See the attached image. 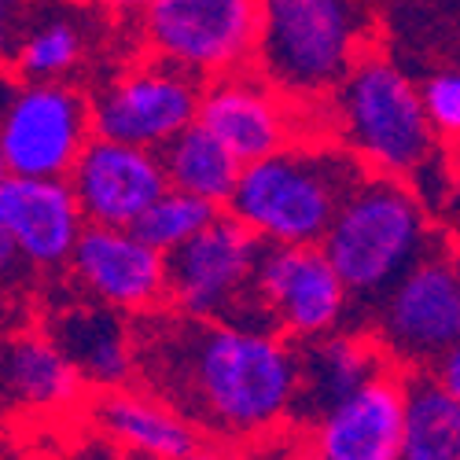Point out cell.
I'll use <instances>...</instances> for the list:
<instances>
[{
  "mask_svg": "<svg viewBox=\"0 0 460 460\" xmlns=\"http://www.w3.org/2000/svg\"><path fill=\"white\" fill-rule=\"evenodd\" d=\"M4 402L19 416H63L85 402L89 383L45 328L12 332L4 342Z\"/></svg>",
  "mask_w": 460,
  "mask_h": 460,
  "instance_id": "d6986e66",
  "label": "cell"
},
{
  "mask_svg": "<svg viewBox=\"0 0 460 460\" xmlns=\"http://www.w3.org/2000/svg\"><path fill=\"white\" fill-rule=\"evenodd\" d=\"M85 4L111 12V15H140L147 8V0H85Z\"/></svg>",
  "mask_w": 460,
  "mask_h": 460,
  "instance_id": "f1b7e54d",
  "label": "cell"
},
{
  "mask_svg": "<svg viewBox=\"0 0 460 460\" xmlns=\"http://www.w3.org/2000/svg\"><path fill=\"white\" fill-rule=\"evenodd\" d=\"M181 460H254V453L247 446L225 442V438H199Z\"/></svg>",
  "mask_w": 460,
  "mask_h": 460,
  "instance_id": "4316f807",
  "label": "cell"
},
{
  "mask_svg": "<svg viewBox=\"0 0 460 460\" xmlns=\"http://www.w3.org/2000/svg\"><path fill=\"white\" fill-rule=\"evenodd\" d=\"M442 391H449L456 402H460V342H453V347L431 365V372H428Z\"/></svg>",
  "mask_w": 460,
  "mask_h": 460,
  "instance_id": "83f0119b",
  "label": "cell"
},
{
  "mask_svg": "<svg viewBox=\"0 0 460 460\" xmlns=\"http://www.w3.org/2000/svg\"><path fill=\"white\" fill-rule=\"evenodd\" d=\"M365 332L402 372H431V365L460 342V261L453 247L435 243L368 305Z\"/></svg>",
  "mask_w": 460,
  "mask_h": 460,
  "instance_id": "52a82bcc",
  "label": "cell"
},
{
  "mask_svg": "<svg viewBox=\"0 0 460 460\" xmlns=\"http://www.w3.org/2000/svg\"><path fill=\"white\" fill-rule=\"evenodd\" d=\"M321 247L347 280L354 302L372 305L435 247V225L405 177L368 170L339 207Z\"/></svg>",
  "mask_w": 460,
  "mask_h": 460,
  "instance_id": "5b68a950",
  "label": "cell"
},
{
  "mask_svg": "<svg viewBox=\"0 0 460 460\" xmlns=\"http://www.w3.org/2000/svg\"><path fill=\"white\" fill-rule=\"evenodd\" d=\"M45 332L82 372L89 391L137 383V317L82 295L59 302L45 321Z\"/></svg>",
  "mask_w": 460,
  "mask_h": 460,
  "instance_id": "e0dca14e",
  "label": "cell"
},
{
  "mask_svg": "<svg viewBox=\"0 0 460 460\" xmlns=\"http://www.w3.org/2000/svg\"><path fill=\"white\" fill-rule=\"evenodd\" d=\"M424 93V107H428V119L438 133V140L446 144H460V70H442L431 74V78L420 85Z\"/></svg>",
  "mask_w": 460,
  "mask_h": 460,
  "instance_id": "d4e9b609",
  "label": "cell"
},
{
  "mask_svg": "<svg viewBox=\"0 0 460 460\" xmlns=\"http://www.w3.org/2000/svg\"><path fill=\"white\" fill-rule=\"evenodd\" d=\"M89 420L107 442L137 460H181L203 438L184 412L147 391L144 383L96 391L89 402Z\"/></svg>",
  "mask_w": 460,
  "mask_h": 460,
  "instance_id": "ac0fdd59",
  "label": "cell"
},
{
  "mask_svg": "<svg viewBox=\"0 0 460 460\" xmlns=\"http://www.w3.org/2000/svg\"><path fill=\"white\" fill-rule=\"evenodd\" d=\"M217 214H221L217 203L199 199V196H191V191H181V188L170 184L163 196L151 203V210L140 217L137 233H140L147 243H155L163 254H173V251H181L188 240H196Z\"/></svg>",
  "mask_w": 460,
  "mask_h": 460,
  "instance_id": "cb8c5ba5",
  "label": "cell"
},
{
  "mask_svg": "<svg viewBox=\"0 0 460 460\" xmlns=\"http://www.w3.org/2000/svg\"><path fill=\"white\" fill-rule=\"evenodd\" d=\"M137 383L184 412L203 438L251 449L295 428L302 354L280 332L203 321L166 305L137 317Z\"/></svg>",
  "mask_w": 460,
  "mask_h": 460,
  "instance_id": "6da1fadb",
  "label": "cell"
},
{
  "mask_svg": "<svg viewBox=\"0 0 460 460\" xmlns=\"http://www.w3.org/2000/svg\"><path fill=\"white\" fill-rule=\"evenodd\" d=\"M163 163H166L173 188L191 191L199 199H210L221 210L233 203L240 173H243V163L203 122L188 126L181 137H173L163 147Z\"/></svg>",
  "mask_w": 460,
  "mask_h": 460,
  "instance_id": "44dd1931",
  "label": "cell"
},
{
  "mask_svg": "<svg viewBox=\"0 0 460 460\" xmlns=\"http://www.w3.org/2000/svg\"><path fill=\"white\" fill-rule=\"evenodd\" d=\"M93 137V100L78 85L15 78L0 114V166L19 177H70Z\"/></svg>",
  "mask_w": 460,
  "mask_h": 460,
  "instance_id": "9c48e42d",
  "label": "cell"
},
{
  "mask_svg": "<svg viewBox=\"0 0 460 460\" xmlns=\"http://www.w3.org/2000/svg\"><path fill=\"white\" fill-rule=\"evenodd\" d=\"M129 460H137V456H129Z\"/></svg>",
  "mask_w": 460,
  "mask_h": 460,
  "instance_id": "1f68e13d",
  "label": "cell"
},
{
  "mask_svg": "<svg viewBox=\"0 0 460 460\" xmlns=\"http://www.w3.org/2000/svg\"><path fill=\"white\" fill-rule=\"evenodd\" d=\"M89 228L70 177H19L0 181V261L12 277L15 265L37 273L66 270L74 247Z\"/></svg>",
  "mask_w": 460,
  "mask_h": 460,
  "instance_id": "8fae6325",
  "label": "cell"
},
{
  "mask_svg": "<svg viewBox=\"0 0 460 460\" xmlns=\"http://www.w3.org/2000/svg\"><path fill=\"white\" fill-rule=\"evenodd\" d=\"M402 460H460V402L428 372H416L409 383Z\"/></svg>",
  "mask_w": 460,
  "mask_h": 460,
  "instance_id": "603a6c76",
  "label": "cell"
},
{
  "mask_svg": "<svg viewBox=\"0 0 460 460\" xmlns=\"http://www.w3.org/2000/svg\"><path fill=\"white\" fill-rule=\"evenodd\" d=\"M365 0H261L254 66L295 103H324L372 52Z\"/></svg>",
  "mask_w": 460,
  "mask_h": 460,
  "instance_id": "277c9868",
  "label": "cell"
},
{
  "mask_svg": "<svg viewBox=\"0 0 460 460\" xmlns=\"http://www.w3.org/2000/svg\"><path fill=\"white\" fill-rule=\"evenodd\" d=\"M412 376L398 365L339 398L305 424V438L324 460H402Z\"/></svg>",
  "mask_w": 460,
  "mask_h": 460,
  "instance_id": "9a60e30c",
  "label": "cell"
},
{
  "mask_svg": "<svg viewBox=\"0 0 460 460\" xmlns=\"http://www.w3.org/2000/svg\"><path fill=\"white\" fill-rule=\"evenodd\" d=\"M453 254H456V261H460V236H456V243H453Z\"/></svg>",
  "mask_w": 460,
  "mask_h": 460,
  "instance_id": "4dcf8cb0",
  "label": "cell"
},
{
  "mask_svg": "<svg viewBox=\"0 0 460 460\" xmlns=\"http://www.w3.org/2000/svg\"><path fill=\"white\" fill-rule=\"evenodd\" d=\"M140 33L151 56L214 82L254 66L261 0H147Z\"/></svg>",
  "mask_w": 460,
  "mask_h": 460,
  "instance_id": "ba28073f",
  "label": "cell"
},
{
  "mask_svg": "<svg viewBox=\"0 0 460 460\" xmlns=\"http://www.w3.org/2000/svg\"><path fill=\"white\" fill-rule=\"evenodd\" d=\"M453 151H456V155H453V166H456V177H460V144H456Z\"/></svg>",
  "mask_w": 460,
  "mask_h": 460,
  "instance_id": "f546056e",
  "label": "cell"
},
{
  "mask_svg": "<svg viewBox=\"0 0 460 460\" xmlns=\"http://www.w3.org/2000/svg\"><path fill=\"white\" fill-rule=\"evenodd\" d=\"M302 107L317 103H295L258 66H247L203 85L199 122L247 166L310 137L302 129Z\"/></svg>",
  "mask_w": 460,
  "mask_h": 460,
  "instance_id": "5bb4252c",
  "label": "cell"
},
{
  "mask_svg": "<svg viewBox=\"0 0 460 460\" xmlns=\"http://www.w3.org/2000/svg\"><path fill=\"white\" fill-rule=\"evenodd\" d=\"M332 140L358 155L372 173L416 177L435 166L438 133L428 119L424 93L383 52H365L358 66L324 100Z\"/></svg>",
  "mask_w": 460,
  "mask_h": 460,
  "instance_id": "3957f363",
  "label": "cell"
},
{
  "mask_svg": "<svg viewBox=\"0 0 460 460\" xmlns=\"http://www.w3.org/2000/svg\"><path fill=\"white\" fill-rule=\"evenodd\" d=\"M302 354V394H298V416L295 428H305L317 412L347 398L350 391L365 387L372 376L391 368V358L383 354L372 332L350 328V332H328L310 342H298Z\"/></svg>",
  "mask_w": 460,
  "mask_h": 460,
  "instance_id": "ffe728a7",
  "label": "cell"
},
{
  "mask_svg": "<svg viewBox=\"0 0 460 460\" xmlns=\"http://www.w3.org/2000/svg\"><path fill=\"white\" fill-rule=\"evenodd\" d=\"M261 254L265 243L236 214L221 210L196 240L170 254V310L277 332L258 298Z\"/></svg>",
  "mask_w": 460,
  "mask_h": 460,
  "instance_id": "8992f818",
  "label": "cell"
},
{
  "mask_svg": "<svg viewBox=\"0 0 460 460\" xmlns=\"http://www.w3.org/2000/svg\"><path fill=\"white\" fill-rule=\"evenodd\" d=\"M258 298L270 324L295 342L342 328L354 310V295L321 243H265Z\"/></svg>",
  "mask_w": 460,
  "mask_h": 460,
  "instance_id": "7c38bea8",
  "label": "cell"
},
{
  "mask_svg": "<svg viewBox=\"0 0 460 460\" xmlns=\"http://www.w3.org/2000/svg\"><path fill=\"white\" fill-rule=\"evenodd\" d=\"M66 270L85 298L129 317H151L170 305V254L147 243L137 228L89 225Z\"/></svg>",
  "mask_w": 460,
  "mask_h": 460,
  "instance_id": "4fadbf2b",
  "label": "cell"
},
{
  "mask_svg": "<svg viewBox=\"0 0 460 460\" xmlns=\"http://www.w3.org/2000/svg\"><path fill=\"white\" fill-rule=\"evenodd\" d=\"M251 453H254V460H324L314 449V442L305 438L302 428H288L273 438H265V442L251 446Z\"/></svg>",
  "mask_w": 460,
  "mask_h": 460,
  "instance_id": "484cf974",
  "label": "cell"
},
{
  "mask_svg": "<svg viewBox=\"0 0 460 460\" xmlns=\"http://www.w3.org/2000/svg\"><path fill=\"white\" fill-rule=\"evenodd\" d=\"M89 33L74 15H45L30 22L12 45V74L19 82H66L85 59Z\"/></svg>",
  "mask_w": 460,
  "mask_h": 460,
  "instance_id": "7402d4cb",
  "label": "cell"
},
{
  "mask_svg": "<svg viewBox=\"0 0 460 460\" xmlns=\"http://www.w3.org/2000/svg\"><path fill=\"white\" fill-rule=\"evenodd\" d=\"M70 184L78 191L89 225L137 228L151 203L170 188V173L163 151L96 133L82 159L74 163Z\"/></svg>",
  "mask_w": 460,
  "mask_h": 460,
  "instance_id": "2e32d148",
  "label": "cell"
},
{
  "mask_svg": "<svg viewBox=\"0 0 460 460\" xmlns=\"http://www.w3.org/2000/svg\"><path fill=\"white\" fill-rule=\"evenodd\" d=\"M365 173L358 155L339 140L302 137L247 163L225 210L236 214L261 243H324L339 207Z\"/></svg>",
  "mask_w": 460,
  "mask_h": 460,
  "instance_id": "7a4b0ae2",
  "label": "cell"
},
{
  "mask_svg": "<svg viewBox=\"0 0 460 460\" xmlns=\"http://www.w3.org/2000/svg\"><path fill=\"white\" fill-rule=\"evenodd\" d=\"M203 85L159 56L126 66L93 96V122L100 137L163 151L173 137L199 122Z\"/></svg>",
  "mask_w": 460,
  "mask_h": 460,
  "instance_id": "30bf717a",
  "label": "cell"
}]
</instances>
